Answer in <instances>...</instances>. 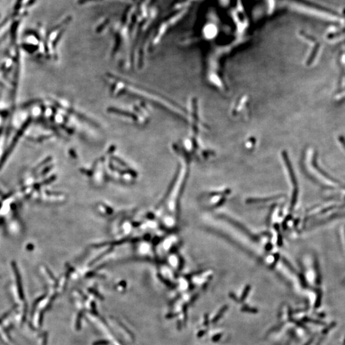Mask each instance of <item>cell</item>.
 <instances>
[{"mask_svg": "<svg viewBox=\"0 0 345 345\" xmlns=\"http://www.w3.org/2000/svg\"><path fill=\"white\" fill-rule=\"evenodd\" d=\"M15 114L17 131L23 136L30 127L38 129L39 137H80L98 133L100 125L88 115L66 102L53 99L24 104Z\"/></svg>", "mask_w": 345, "mask_h": 345, "instance_id": "1", "label": "cell"}, {"mask_svg": "<svg viewBox=\"0 0 345 345\" xmlns=\"http://www.w3.org/2000/svg\"><path fill=\"white\" fill-rule=\"evenodd\" d=\"M104 80L111 95L117 99L134 100L144 102L150 107L182 119L187 118L186 111L168 97L156 91L118 76L106 72Z\"/></svg>", "mask_w": 345, "mask_h": 345, "instance_id": "2", "label": "cell"}, {"mask_svg": "<svg viewBox=\"0 0 345 345\" xmlns=\"http://www.w3.org/2000/svg\"><path fill=\"white\" fill-rule=\"evenodd\" d=\"M204 222L270 267H276L282 259L279 254L272 253L274 247L271 242L263 243L238 224L226 217L207 215L204 217Z\"/></svg>", "mask_w": 345, "mask_h": 345, "instance_id": "3", "label": "cell"}, {"mask_svg": "<svg viewBox=\"0 0 345 345\" xmlns=\"http://www.w3.org/2000/svg\"><path fill=\"white\" fill-rule=\"evenodd\" d=\"M128 100V99H127ZM128 104H115L108 106L107 112L115 117L126 120L137 125H145L150 121V106L143 102L130 100Z\"/></svg>", "mask_w": 345, "mask_h": 345, "instance_id": "4", "label": "cell"}, {"mask_svg": "<svg viewBox=\"0 0 345 345\" xmlns=\"http://www.w3.org/2000/svg\"><path fill=\"white\" fill-rule=\"evenodd\" d=\"M284 161L285 162V167H286V168H287L288 180L289 184H290V188H291L290 207H289V208H290V210H292V209H293L295 208L296 203L297 202L298 192V185H297V182H296V179L295 177L292 168L290 166V163H289V162H288V158L285 157Z\"/></svg>", "mask_w": 345, "mask_h": 345, "instance_id": "5", "label": "cell"}, {"mask_svg": "<svg viewBox=\"0 0 345 345\" xmlns=\"http://www.w3.org/2000/svg\"><path fill=\"white\" fill-rule=\"evenodd\" d=\"M230 194L231 191L229 189L211 192L204 197V202L210 207H216L225 202L227 196Z\"/></svg>", "mask_w": 345, "mask_h": 345, "instance_id": "6", "label": "cell"}, {"mask_svg": "<svg viewBox=\"0 0 345 345\" xmlns=\"http://www.w3.org/2000/svg\"><path fill=\"white\" fill-rule=\"evenodd\" d=\"M285 199L282 196L266 198H249L246 200L247 203L252 205H267L279 203Z\"/></svg>", "mask_w": 345, "mask_h": 345, "instance_id": "7", "label": "cell"}, {"mask_svg": "<svg viewBox=\"0 0 345 345\" xmlns=\"http://www.w3.org/2000/svg\"><path fill=\"white\" fill-rule=\"evenodd\" d=\"M150 2V0H141L140 2V5L139 6L138 10V16L139 18L144 19V17L147 15V14L146 13V6Z\"/></svg>", "mask_w": 345, "mask_h": 345, "instance_id": "8", "label": "cell"}, {"mask_svg": "<svg viewBox=\"0 0 345 345\" xmlns=\"http://www.w3.org/2000/svg\"><path fill=\"white\" fill-rule=\"evenodd\" d=\"M226 308H227V307H226V306L224 307V308H222V310H221V311L217 314V315L216 316V318H214V319H213V322H216L218 320V319H219V318H221V316H222V314H223V313L225 312V311L226 310Z\"/></svg>", "mask_w": 345, "mask_h": 345, "instance_id": "9", "label": "cell"}, {"mask_svg": "<svg viewBox=\"0 0 345 345\" xmlns=\"http://www.w3.org/2000/svg\"><path fill=\"white\" fill-rule=\"evenodd\" d=\"M249 290H250V286H247L245 288V290H244V292H243V294H242V295L241 301H243L244 300V298L247 297V293H249Z\"/></svg>", "mask_w": 345, "mask_h": 345, "instance_id": "10", "label": "cell"}, {"mask_svg": "<svg viewBox=\"0 0 345 345\" xmlns=\"http://www.w3.org/2000/svg\"><path fill=\"white\" fill-rule=\"evenodd\" d=\"M23 0H17L16 1V3L14 6V10L15 11H17L20 9V8L21 7L22 5V3H23Z\"/></svg>", "mask_w": 345, "mask_h": 345, "instance_id": "11", "label": "cell"}, {"mask_svg": "<svg viewBox=\"0 0 345 345\" xmlns=\"http://www.w3.org/2000/svg\"><path fill=\"white\" fill-rule=\"evenodd\" d=\"M321 298H322V293L320 292H318V297L317 298V300L316 302V307H318L320 305L321 303Z\"/></svg>", "mask_w": 345, "mask_h": 345, "instance_id": "12", "label": "cell"}, {"mask_svg": "<svg viewBox=\"0 0 345 345\" xmlns=\"http://www.w3.org/2000/svg\"><path fill=\"white\" fill-rule=\"evenodd\" d=\"M334 326H335V323H331V324H330V325H329L328 327H327V328H326V329H324V330L323 331V334H326V333H327V332H328L329 331V330H330V329L333 328V327H334Z\"/></svg>", "mask_w": 345, "mask_h": 345, "instance_id": "13", "label": "cell"}, {"mask_svg": "<svg viewBox=\"0 0 345 345\" xmlns=\"http://www.w3.org/2000/svg\"><path fill=\"white\" fill-rule=\"evenodd\" d=\"M339 140L340 143L342 144V145L344 146V148H345V138L343 136H341L339 137Z\"/></svg>", "mask_w": 345, "mask_h": 345, "instance_id": "14", "label": "cell"}, {"mask_svg": "<svg viewBox=\"0 0 345 345\" xmlns=\"http://www.w3.org/2000/svg\"><path fill=\"white\" fill-rule=\"evenodd\" d=\"M36 2V0H29L28 2L26 4V6H30L33 5Z\"/></svg>", "mask_w": 345, "mask_h": 345, "instance_id": "15", "label": "cell"}, {"mask_svg": "<svg viewBox=\"0 0 345 345\" xmlns=\"http://www.w3.org/2000/svg\"><path fill=\"white\" fill-rule=\"evenodd\" d=\"M243 309H244L246 311H249V312H250H250H256V311H257L255 310V309L252 310V309H250L249 307H244Z\"/></svg>", "mask_w": 345, "mask_h": 345, "instance_id": "16", "label": "cell"}, {"mask_svg": "<svg viewBox=\"0 0 345 345\" xmlns=\"http://www.w3.org/2000/svg\"><path fill=\"white\" fill-rule=\"evenodd\" d=\"M344 345H345V339H344Z\"/></svg>", "mask_w": 345, "mask_h": 345, "instance_id": "17", "label": "cell"}]
</instances>
